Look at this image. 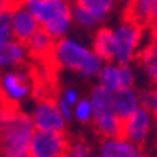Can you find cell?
Wrapping results in <instances>:
<instances>
[{
	"instance_id": "cell-29",
	"label": "cell",
	"mask_w": 157,
	"mask_h": 157,
	"mask_svg": "<svg viewBox=\"0 0 157 157\" xmlns=\"http://www.w3.org/2000/svg\"><path fill=\"white\" fill-rule=\"evenodd\" d=\"M152 132L155 134V138H157V113H154V129Z\"/></svg>"
},
{
	"instance_id": "cell-5",
	"label": "cell",
	"mask_w": 157,
	"mask_h": 157,
	"mask_svg": "<svg viewBox=\"0 0 157 157\" xmlns=\"http://www.w3.org/2000/svg\"><path fill=\"white\" fill-rule=\"evenodd\" d=\"M90 101L93 105V123L98 134L104 138L121 135L123 120L118 116L112 105V93L99 83L91 90Z\"/></svg>"
},
{
	"instance_id": "cell-17",
	"label": "cell",
	"mask_w": 157,
	"mask_h": 157,
	"mask_svg": "<svg viewBox=\"0 0 157 157\" xmlns=\"http://www.w3.org/2000/svg\"><path fill=\"white\" fill-rule=\"evenodd\" d=\"M55 41L57 39H54L46 30L39 29L25 44H27L29 54L32 57H35L38 60H50Z\"/></svg>"
},
{
	"instance_id": "cell-27",
	"label": "cell",
	"mask_w": 157,
	"mask_h": 157,
	"mask_svg": "<svg viewBox=\"0 0 157 157\" xmlns=\"http://www.w3.org/2000/svg\"><path fill=\"white\" fill-rule=\"evenodd\" d=\"M13 110H14V107H13L11 104H8V102L0 104V129L5 126V123L8 121V118L13 113Z\"/></svg>"
},
{
	"instance_id": "cell-7",
	"label": "cell",
	"mask_w": 157,
	"mask_h": 157,
	"mask_svg": "<svg viewBox=\"0 0 157 157\" xmlns=\"http://www.w3.org/2000/svg\"><path fill=\"white\" fill-rule=\"evenodd\" d=\"M36 130H50V132H64L68 121L61 115L57 101L50 98L36 99V104L30 113Z\"/></svg>"
},
{
	"instance_id": "cell-21",
	"label": "cell",
	"mask_w": 157,
	"mask_h": 157,
	"mask_svg": "<svg viewBox=\"0 0 157 157\" xmlns=\"http://www.w3.org/2000/svg\"><path fill=\"white\" fill-rule=\"evenodd\" d=\"M72 120L80 124L93 121V105H91L90 98H80L72 105Z\"/></svg>"
},
{
	"instance_id": "cell-14",
	"label": "cell",
	"mask_w": 157,
	"mask_h": 157,
	"mask_svg": "<svg viewBox=\"0 0 157 157\" xmlns=\"http://www.w3.org/2000/svg\"><path fill=\"white\" fill-rule=\"evenodd\" d=\"M30 57L27 44L19 39H10L6 44L0 47V72L6 69L21 68Z\"/></svg>"
},
{
	"instance_id": "cell-24",
	"label": "cell",
	"mask_w": 157,
	"mask_h": 157,
	"mask_svg": "<svg viewBox=\"0 0 157 157\" xmlns=\"http://www.w3.org/2000/svg\"><path fill=\"white\" fill-rule=\"evenodd\" d=\"M13 39L10 25V11H0V47Z\"/></svg>"
},
{
	"instance_id": "cell-2",
	"label": "cell",
	"mask_w": 157,
	"mask_h": 157,
	"mask_svg": "<svg viewBox=\"0 0 157 157\" xmlns=\"http://www.w3.org/2000/svg\"><path fill=\"white\" fill-rule=\"evenodd\" d=\"M24 5L36 17L39 29L54 39L66 36L72 29V3L69 0H25Z\"/></svg>"
},
{
	"instance_id": "cell-26",
	"label": "cell",
	"mask_w": 157,
	"mask_h": 157,
	"mask_svg": "<svg viewBox=\"0 0 157 157\" xmlns=\"http://www.w3.org/2000/svg\"><path fill=\"white\" fill-rule=\"evenodd\" d=\"M57 105H58L61 115L64 116V120L71 121V120H72V105H71V104H68L63 98H58V99H57Z\"/></svg>"
},
{
	"instance_id": "cell-1",
	"label": "cell",
	"mask_w": 157,
	"mask_h": 157,
	"mask_svg": "<svg viewBox=\"0 0 157 157\" xmlns=\"http://www.w3.org/2000/svg\"><path fill=\"white\" fill-rule=\"evenodd\" d=\"M50 60L58 68L75 72L83 78H94L102 66V60L93 49L78 39L69 38L68 35L55 41Z\"/></svg>"
},
{
	"instance_id": "cell-16",
	"label": "cell",
	"mask_w": 157,
	"mask_h": 157,
	"mask_svg": "<svg viewBox=\"0 0 157 157\" xmlns=\"http://www.w3.org/2000/svg\"><path fill=\"white\" fill-rule=\"evenodd\" d=\"M138 60L151 83L157 85V29L151 30V36L148 43L143 46Z\"/></svg>"
},
{
	"instance_id": "cell-19",
	"label": "cell",
	"mask_w": 157,
	"mask_h": 157,
	"mask_svg": "<svg viewBox=\"0 0 157 157\" xmlns=\"http://www.w3.org/2000/svg\"><path fill=\"white\" fill-rule=\"evenodd\" d=\"M74 3L88 10L99 24L105 22L116 8V0H74Z\"/></svg>"
},
{
	"instance_id": "cell-9",
	"label": "cell",
	"mask_w": 157,
	"mask_h": 157,
	"mask_svg": "<svg viewBox=\"0 0 157 157\" xmlns=\"http://www.w3.org/2000/svg\"><path fill=\"white\" fill-rule=\"evenodd\" d=\"M68 138L63 132L35 130L30 141L32 157H61L68 152Z\"/></svg>"
},
{
	"instance_id": "cell-11",
	"label": "cell",
	"mask_w": 157,
	"mask_h": 157,
	"mask_svg": "<svg viewBox=\"0 0 157 157\" xmlns=\"http://www.w3.org/2000/svg\"><path fill=\"white\" fill-rule=\"evenodd\" d=\"M10 25L14 39L27 43L29 39L39 30V24L30 10L22 5H14L10 10Z\"/></svg>"
},
{
	"instance_id": "cell-4",
	"label": "cell",
	"mask_w": 157,
	"mask_h": 157,
	"mask_svg": "<svg viewBox=\"0 0 157 157\" xmlns=\"http://www.w3.org/2000/svg\"><path fill=\"white\" fill-rule=\"evenodd\" d=\"M146 29L135 21L126 17L113 29V57L112 61L132 64L140 55L145 44Z\"/></svg>"
},
{
	"instance_id": "cell-8",
	"label": "cell",
	"mask_w": 157,
	"mask_h": 157,
	"mask_svg": "<svg viewBox=\"0 0 157 157\" xmlns=\"http://www.w3.org/2000/svg\"><path fill=\"white\" fill-rule=\"evenodd\" d=\"M98 82L107 91L115 93V91L121 90V88L135 86L137 74L130 64L107 61V63H102V66L98 72Z\"/></svg>"
},
{
	"instance_id": "cell-15",
	"label": "cell",
	"mask_w": 157,
	"mask_h": 157,
	"mask_svg": "<svg viewBox=\"0 0 157 157\" xmlns=\"http://www.w3.org/2000/svg\"><path fill=\"white\" fill-rule=\"evenodd\" d=\"M112 105H113L115 113L121 120H126L138 107H141L140 91H137L135 86H127V88H121L115 91V93H112Z\"/></svg>"
},
{
	"instance_id": "cell-18",
	"label": "cell",
	"mask_w": 157,
	"mask_h": 157,
	"mask_svg": "<svg viewBox=\"0 0 157 157\" xmlns=\"http://www.w3.org/2000/svg\"><path fill=\"white\" fill-rule=\"evenodd\" d=\"M93 49L102 61H112L113 57V29L101 27L94 32Z\"/></svg>"
},
{
	"instance_id": "cell-6",
	"label": "cell",
	"mask_w": 157,
	"mask_h": 157,
	"mask_svg": "<svg viewBox=\"0 0 157 157\" xmlns=\"http://www.w3.org/2000/svg\"><path fill=\"white\" fill-rule=\"evenodd\" d=\"M35 82L27 69L14 68L6 69L0 74V96L11 105L25 102L33 94Z\"/></svg>"
},
{
	"instance_id": "cell-23",
	"label": "cell",
	"mask_w": 157,
	"mask_h": 157,
	"mask_svg": "<svg viewBox=\"0 0 157 157\" xmlns=\"http://www.w3.org/2000/svg\"><path fill=\"white\" fill-rule=\"evenodd\" d=\"M91 146L85 140H74L71 143H68V155L71 157H88L91 155Z\"/></svg>"
},
{
	"instance_id": "cell-12",
	"label": "cell",
	"mask_w": 157,
	"mask_h": 157,
	"mask_svg": "<svg viewBox=\"0 0 157 157\" xmlns=\"http://www.w3.org/2000/svg\"><path fill=\"white\" fill-rule=\"evenodd\" d=\"M98 152L102 157H140L145 154L143 146L127 140L123 135L104 138Z\"/></svg>"
},
{
	"instance_id": "cell-22",
	"label": "cell",
	"mask_w": 157,
	"mask_h": 157,
	"mask_svg": "<svg viewBox=\"0 0 157 157\" xmlns=\"http://www.w3.org/2000/svg\"><path fill=\"white\" fill-rule=\"evenodd\" d=\"M140 104L151 113H157V85L140 91Z\"/></svg>"
},
{
	"instance_id": "cell-10",
	"label": "cell",
	"mask_w": 157,
	"mask_h": 157,
	"mask_svg": "<svg viewBox=\"0 0 157 157\" xmlns=\"http://www.w3.org/2000/svg\"><path fill=\"white\" fill-rule=\"evenodd\" d=\"M152 129H154V113H151L145 107H138L130 116L123 120L121 135L143 146L149 140Z\"/></svg>"
},
{
	"instance_id": "cell-20",
	"label": "cell",
	"mask_w": 157,
	"mask_h": 157,
	"mask_svg": "<svg viewBox=\"0 0 157 157\" xmlns=\"http://www.w3.org/2000/svg\"><path fill=\"white\" fill-rule=\"evenodd\" d=\"M72 22L83 30H94L99 25L98 19L88 10L78 6L75 3H72Z\"/></svg>"
},
{
	"instance_id": "cell-25",
	"label": "cell",
	"mask_w": 157,
	"mask_h": 157,
	"mask_svg": "<svg viewBox=\"0 0 157 157\" xmlns=\"http://www.w3.org/2000/svg\"><path fill=\"white\" fill-rule=\"evenodd\" d=\"M61 98L66 101L68 104L74 105V104L80 99L82 96H80V93H78L77 88H74V86H66V88H64V91H63V94H61Z\"/></svg>"
},
{
	"instance_id": "cell-3",
	"label": "cell",
	"mask_w": 157,
	"mask_h": 157,
	"mask_svg": "<svg viewBox=\"0 0 157 157\" xmlns=\"http://www.w3.org/2000/svg\"><path fill=\"white\" fill-rule=\"evenodd\" d=\"M35 130L32 116L14 109L5 126L0 129V154L6 157L30 155V141Z\"/></svg>"
},
{
	"instance_id": "cell-28",
	"label": "cell",
	"mask_w": 157,
	"mask_h": 157,
	"mask_svg": "<svg viewBox=\"0 0 157 157\" xmlns=\"http://www.w3.org/2000/svg\"><path fill=\"white\" fill-rule=\"evenodd\" d=\"M16 5V0H0V11H10Z\"/></svg>"
},
{
	"instance_id": "cell-13",
	"label": "cell",
	"mask_w": 157,
	"mask_h": 157,
	"mask_svg": "<svg viewBox=\"0 0 157 157\" xmlns=\"http://www.w3.org/2000/svg\"><path fill=\"white\" fill-rule=\"evenodd\" d=\"M126 17L135 21L141 27L157 29V0H129Z\"/></svg>"
},
{
	"instance_id": "cell-30",
	"label": "cell",
	"mask_w": 157,
	"mask_h": 157,
	"mask_svg": "<svg viewBox=\"0 0 157 157\" xmlns=\"http://www.w3.org/2000/svg\"><path fill=\"white\" fill-rule=\"evenodd\" d=\"M22 2H25V0H22Z\"/></svg>"
}]
</instances>
